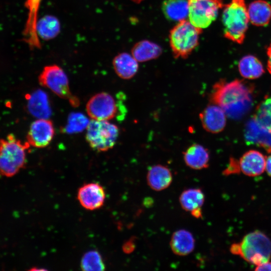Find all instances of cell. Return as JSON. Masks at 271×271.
Wrapping results in <instances>:
<instances>
[{"label":"cell","instance_id":"obj_1","mask_svg":"<svg viewBox=\"0 0 271 271\" xmlns=\"http://www.w3.org/2000/svg\"><path fill=\"white\" fill-rule=\"evenodd\" d=\"M253 91V87L243 80H221L214 85L210 100L221 107L228 116L239 118L251 108Z\"/></svg>","mask_w":271,"mask_h":271},{"label":"cell","instance_id":"obj_2","mask_svg":"<svg viewBox=\"0 0 271 271\" xmlns=\"http://www.w3.org/2000/svg\"><path fill=\"white\" fill-rule=\"evenodd\" d=\"M230 251L257 266L269 260L271 241L263 232L254 231L245 235L240 242L232 244Z\"/></svg>","mask_w":271,"mask_h":271},{"label":"cell","instance_id":"obj_3","mask_svg":"<svg viewBox=\"0 0 271 271\" xmlns=\"http://www.w3.org/2000/svg\"><path fill=\"white\" fill-rule=\"evenodd\" d=\"M224 36L234 43H243L249 20L244 0H231L224 5L222 15Z\"/></svg>","mask_w":271,"mask_h":271},{"label":"cell","instance_id":"obj_4","mask_svg":"<svg viewBox=\"0 0 271 271\" xmlns=\"http://www.w3.org/2000/svg\"><path fill=\"white\" fill-rule=\"evenodd\" d=\"M27 142L22 143L14 134L0 139V174L11 177L17 174L26 163Z\"/></svg>","mask_w":271,"mask_h":271},{"label":"cell","instance_id":"obj_5","mask_svg":"<svg viewBox=\"0 0 271 271\" xmlns=\"http://www.w3.org/2000/svg\"><path fill=\"white\" fill-rule=\"evenodd\" d=\"M202 29L189 20L179 22L170 31V47L175 58H187L197 47Z\"/></svg>","mask_w":271,"mask_h":271},{"label":"cell","instance_id":"obj_6","mask_svg":"<svg viewBox=\"0 0 271 271\" xmlns=\"http://www.w3.org/2000/svg\"><path fill=\"white\" fill-rule=\"evenodd\" d=\"M119 133L117 126L108 120L92 119L86 128L85 139L93 150L105 152L115 146Z\"/></svg>","mask_w":271,"mask_h":271},{"label":"cell","instance_id":"obj_7","mask_svg":"<svg viewBox=\"0 0 271 271\" xmlns=\"http://www.w3.org/2000/svg\"><path fill=\"white\" fill-rule=\"evenodd\" d=\"M38 80L42 86L49 89L59 97L68 100L72 106H78L79 99L72 94L67 76L59 66L52 64L45 66Z\"/></svg>","mask_w":271,"mask_h":271},{"label":"cell","instance_id":"obj_8","mask_svg":"<svg viewBox=\"0 0 271 271\" xmlns=\"http://www.w3.org/2000/svg\"><path fill=\"white\" fill-rule=\"evenodd\" d=\"M189 21L202 29L209 26L223 8V0H187Z\"/></svg>","mask_w":271,"mask_h":271},{"label":"cell","instance_id":"obj_9","mask_svg":"<svg viewBox=\"0 0 271 271\" xmlns=\"http://www.w3.org/2000/svg\"><path fill=\"white\" fill-rule=\"evenodd\" d=\"M118 106L117 102L111 94L102 92L94 95L89 99L86 109L92 119L108 120L118 114Z\"/></svg>","mask_w":271,"mask_h":271},{"label":"cell","instance_id":"obj_10","mask_svg":"<svg viewBox=\"0 0 271 271\" xmlns=\"http://www.w3.org/2000/svg\"><path fill=\"white\" fill-rule=\"evenodd\" d=\"M54 134L55 129L52 121L47 118H38L30 125L27 142L30 146L45 148L52 142Z\"/></svg>","mask_w":271,"mask_h":271},{"label":"cell","instance_id":"obj_11","mask_svg":"<svg viewBox=\"0 0 271 271\" xmlns=\"http://www.w3.org/2000/svg\"><path fill=\"white\" fill-rule=\"evenodd\" d=\"M77 199L85 209L94 210L101 207L105 199L103 187L97 183H89L81 186L78 190Z\"/></svg>","mask_w":271,"mask_h":271},{"label":"cell","instance_id":"obj_12","mask_svg":"<svg viewBox=\"0 0 271 271\" xmlns=\"http://www.w3.org/2000/svg\"><path fill=\"white\" fill-rule=\"evenodd\" d=\"M226 116L221 107L212 103L199 113V118L203 128L212 133L220 132L224 129Z\"/></svg>","mask_w":271,"mask_h":271},{"label":"cell","instance_id":"obj_13","mask_svg":"<svg viewBox=\"0 0 271 271\" xmlns=\"http://www.w3.org/2000/svg\"><path fill=\"white\" fill-rule=\"evenodd\" d=\"M265 157L253 150L245 152L239 160L241 172L249 177L261 175L265 171Z\"/></svg>","mask_w":271,"mask_h":271},{"label":"cell","instance_id":"obj_14","mask_svg":"<svg viewBox=\"0 0 271 271\" xmlns=\"http://www.w3.org/2000/svg\"><path fill=\"white\" fill-rule=\"evenodd\" d=\"M30 113L38 118L48 119L52 110L49 97L42 90H37L26 96Z\"/></svg>","mask_w":271,"mask_h":271},{"label":"cell","instance_id":"obj_15","mask_svg":"<svg viewBox=\"0 0 271 271\" xmlns=\"http://www.w3.org/2000/svg\"><path fill=\"white\" fill-rule=\"evenodd\" d=\"M183 154L186 165L194 170H201L208 167L209 153L203 146L195 143L189 146Z\"/></svg>","mask_w":271,"mask_h":271},{"label":"cell","instance_id":"obj_16","mask_svg":"<svg viewBox=\"0 0 271 271\" xmlns=\"http://www.w3.org/2000/svg\"><path fill=\"white\" fill-rule=\"evenodd\" d=\"M172 180L171 170L167 167L161 164L151 167L147 175L148 185L156 191L167 189L171 185Z\"/></svg>","mask_w":271,"mask_h":271},{"label":"cell","instance_id":"obj_17","mask_svg":"<svg viewBox=\"0 0 271 271\" xmlns=\"http://www.w3.org/2000/svg\"><path fill=\"white\" fill-rule=\"evenodd\" d=\"M249 22L257 27L267 25L271 20V4L265 0H255L247 6Z\"/></svg>","mask_w":271,"mask_h":271},{"label":"cell","instance_id":"obj_18","mask_svg":"<svg viewBox=\"0 0 271 271\" xmlns=\"http://www.w3.org/2000/svg\"><path fill=\"white\" fill-rule=\"evenodd\" d=\"M114 70L117 75L123 79H130L138 72L139 64L131 54L121 53L114 57L112 61Z\"/></svg>","mask_w":271,"mask_h":271},{"label":"cell","instance_id":"obj_19","mask_svg":"<svg viewBox=\"0 0 271 271\" xmlns=\"http://www.w3.org/2000/svg\"><path fill=\"white\" fill-rule=\"evenodd\" d=\"M170 244L174 254L179 256H185L191 253L194 249L195 239L190 232L180 229L173 233Z\"/></svg>","mask_w":271,"mask_h":271},{"label":"cell","instance_id":"obj_20","mask_svg":"<svg viewBox=\"0 0 271 271\" xmlns=\"http://www.w3.org/2000/svg\"><path fill=\"white\" fill-rule=\"evenodd\" d=\"M245 137L248 142L258 144L271 153V133L254 118L247 124Z\"/></svg>","mask_w":271,"mask_h":271},{"label":"cell","instance_id":"obj_21","mask_svg":"<svg viewBox=\"0 0 271 271\" xmlns=\"http://www.w3.org/2000/svg\"><path fill=\"white\" fill-rule=\"evenodd\" d=\"M238 68L241 76L247 79L258 78L264 73L261 61L252 55L243 57L239 61Z\"/></svg>","mask_w":271,"mask_h":271},{"label":"cell","instance_id":"obj_22","mask_svg":"<svg viewBox=\"0 0 271 271\" xmlns=\"http://www.w3.org/2000/svg\"><path fill=\"white\" fill-rule=\"evenodd\" d=\"M61 25L59 20L53 15H47L37 21L36 32L38 37L45 41L56 38L60 33Z\"/></svg>","mask_w":271,"mask_h":271},{"label":"cell","instance_id":"obj_23","mask_svg":"<svg viewBox=\"0 0 271 271\" xmlns=\"http://www.w3.org/2000/svg\"><path fill=\"white\" fill-rule=\"evenodd\" d=\"M163 12L168 19L180 22L188 16L187 0H166L162 5Z\"/></svg>","mask_w":271,"mask_h":271},{"label":"cell","instance_id":"obj_24","mask_svg":"<svg viewBox=\"0 0 271 271\" xmlns=\"http://www.w3.org/2000/svg\"><path fill=\"white\" fill-rule=\"evenodd\" d=\"M161 53L162 50L158 45L148 41L137 43L131 49V55L139 62L157 58Z\"/></svg>","mask_w":271,"mask_h":271},{"label":"cell","instance_id":"obj_25","mask_svg":"<svg viewBox=\"0 0 271 271\" xmlns=\"http://www.w3.org/2000/svg\"><path fill=\"white\" fill-rule=\"evenodd\" d=\"M205 201V196L202 191L199 188H191L184 190L179 197V202L181 207L186 211L201 208Z\"/></svg>","mask_w":271,"mask_h":271},{"label":"cell","instance_id":"obj_26","mask_svg":"<svg viewBox=\"0 0 271 271\" xmlns=\"http://www.w3.org/2000/svg\"><path fill=\"white\" fill-rule=\"evenodd\" d=\"M41 0H28V3L30 10L29 24L30 26L27 29L26 35L27 41L31 46L39 47L40 46L38 40V36L36 32V24L37 22V14Z\"/></svg>","mask_w":271,"mask_h":271},{"label":"cell","instance_id":"obj_27","mask_svg":"<svg viewBox=\"0 0 271 271\" xmlns=\"http://www.w3.org/2000/svg\"><path fill=\"white\" fill-rule=\"evenodd\" d=\"M253 118L271 133V96L265 98L258 104Z\"/></svg>","mask_w":271,"mask_h":271},{"label":"cell","instance_id":"obj_28","mask_svg":"<svg viewBox=\"0 0 271 271\" xmlns=\"http://www.w3.org/2000/svg\"><path fill=\"white\" fill-rule=\"evenodd\" d=\"M89 122L84 114L80 112L71 113L68 117L63 131L69 134L80 132L86 129Z\"/></svg>","mask_w":271,"mask_h":271},{"label":"cell","instance_id":"obj_29","mask_svg":"<svg viewBox=\"0 0 271 271\" xmlns=\"http://www.w3.org/2000/svg\"><path fill=\"white\" fill-rule=\"evenodd\" d=\"M81 267L86 271L103 270L105 266L100 254L96 250L86 252L81 260Z\"/></svg>","mask_w":271,"mask_h":271},{"label":"cell","instance_id":"obj_30","mask_svg":"<svg viewBox=\"0 0 271 271\" xmlns=\"http://www.w3.org/2000/svg\"><path fill=\"white\" fill-rule=\"evenodd\" d=\"M240 171L239 160L233 158H230L227 167L223 171V174L228 176L232 174H238Z\"/></svg>","mask_w":271,"mask_h":271},{"label":"cell","instance_id":"obj_31","mask_svg":"<svg viewBox=\"0 0 271 271\" xmlns=\"http://www.w3.org/2000/svg\"><path fill=\"white\" fill-rule=\"evenodd\" d=\"M123 250L126 253L132 252L135 248L134 242L132 239L127 241L123 245Z\"/></svg>","mask_w":271,"mask_h":271},{"label":"cell","instance_id":"obj_32","mask_svg":"<svg viewBox=\"0 0 271 271\" xmlns=\"http://www.w3.org/2000/svg\"><path fill=\"white\" fill-rule=\"evenodd\" d=\"M266 55L267 56V69L271 74V42L267 47Z\"/></svg>","mask_w":271,"mask_h":271},{"label":"cell","instance_id":"obj_33","mask_svg":"<svg viewBox=\"0 0 271 271\" xmlns=\"http://www.w3.org/2000/svg\"><path fill=\"white\" fill-rule=\"evenodd\" d=\"M256 267L255 270H271V262L267 261Z\"/></svg>","mask_w":271,"mask_h":271},{"label":"cell","instance_id":"obj_34","mask_svg":"<svg viewBox=\"0 0 271 271\" xmlns=\"http://www.w3.org/2000/svg\"><path fill=\"white\" fill-rule=\"evenodd\" d=\"M265 171L268 175L271 177V154L266 158Z\"/></svg>","mask_w":271,"mask_h":271},{"label":"cell","instance_id":"obj_35","mask_svg":"<svg viewBox=\"0 0 271 271\" xmlns=\"http://www.w3.org/2000/svg\"><path fill=\"white\" fill-rule=\"evenodd\" d=\"M191 215L196 218L202 217V214L201 208L195 209L190 212Z\"/></svg>","mask_w":271,"mask_h":271},{"label":"cell","instance_id":"obj_36","mask_svg":"<svg viewBox=\"0 0 271 271\" xmlns=\"http://www.w3.org/2000/svg\"><path fill=\"white\" fill-rule=\"evenodd\" d=\"M131 1L136 3H140L141 2H142L143 0H131Z\"/></svg>","mask_w":271,"mask_h":271}]
</instances>
